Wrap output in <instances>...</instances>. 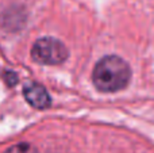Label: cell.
Wrapping results in <instances>:
<instances>
[{
	"mask_svg": "<svg viewBox=\"0 0 154 153\" xmlns=\"http://www.w3.org/2000/svg\"><path fill=\"white\" fill-rule=\"evenodd\" d=\"M92 79L99 91L118 92L130 83V65L118 56H106L95 65Z\"/></svg>",
	"mask_w": 154,
	"mask_h": 153,
	"instance_id": "6da1fadb",
	"label": "cell"
},
{
	"mask_svg": "<svg viewBox=\"0 0 154 153\" xmlns=\"http://www.w3.org/2000/svg\"><path fill=\"white\" fill-rule=\"evenodd\" d=\"M69 56V50L64 42L51 37L38 39L32 45L31 57L35 62L43 65H58L62 64Z\"/></svg>",
	"mask_w": 154,
	"mask_h": 153,
	"instance_id": "7a4b0ae2",
	"label": "cell"
},
{
	"mask_svg": "<svg viewBox=\"0 0 154 153\" xmlns=\"http://www.w3.org/2000/svg\"><path fill=\"white\" fill-rule=\"evenodd\" d=\"M23 95L27 103L38 110H45L51 103L49 92L45 87L38 83H27L23 88Z\"/></svg>",
	"mask_w": 154,
	"mask_h": 153,
	"instance_id": "3957f363",
	"label": "cell"
},
{
	"mask_svg": "<svg viewBox=\"0 0 154 153\" xmlns=\"http://www.w3.org/2000/svg\"><path fill=\"white\" fill-rule=\"evenodd\" d=\"M4 153H38V151L31 146L30 144H16V145L11 146L10 149H7Z\"/></svg>",
	"mask_w": 154,
	"mask_h": 153,
	"instance_id": "277c9868",
	"label": "cell"
}]
</instances>
